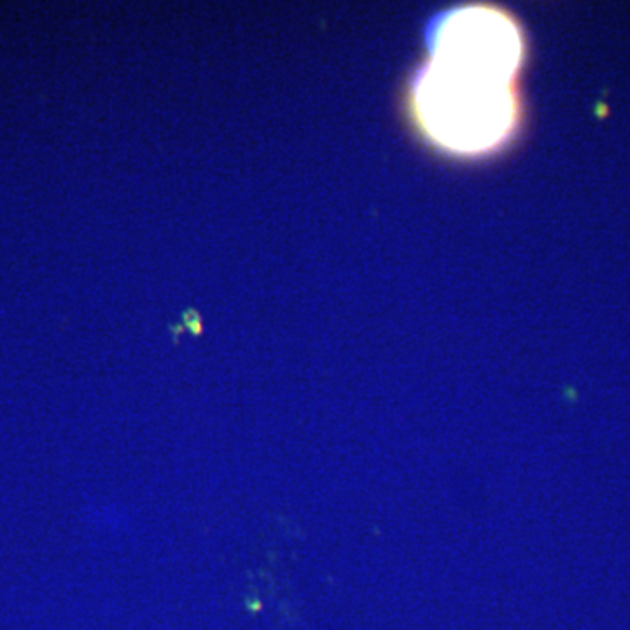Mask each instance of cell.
<instances>
[{"label":"cell","mask_w":630,"mask_h":630,"mask_svg":"<svg viewBox=\"0 0 630 630\" xmlns=\"http://www.w3.org/2000/svg\"><path fill=\"white\" fill-rule=\"evenodd\" d=\"M417 107L441 144L471 153L503 140L515 116L504 81L436 65L419 84Z\"/></svg>","instance_id":"obj_1"},{"label":"cell","mask_w":630,"mask_h":630,"mask_svg":"<svg viewBox=\"0 0 630 630\" xmlns=\"http://www.w3.org/2000/svg\"><path fill=\"white\" fill-rule=\"evenodd\" d=\"M520 62L517 28L503 14L471 9L448 21L440 41L436 63L445 69L504 81Z\"/></svg>","instance_id":"obj_2"},{"label":"cell","mask_w":630,"mask_h":630,"mask_svg":"<svg viewBox=\"0 0 630 630\" xmlns=\"http://www.w3.org/2000/svg\"><path fill=\"white\" fill-rule=\"evenodd\" d=\"M182 326L184 329L188 328L195 336H200L203 333V322L200 314L196 312L195 308H189L184 314H182Z\"/></svg>","instance_id":"obj_3"}]
</instances>
